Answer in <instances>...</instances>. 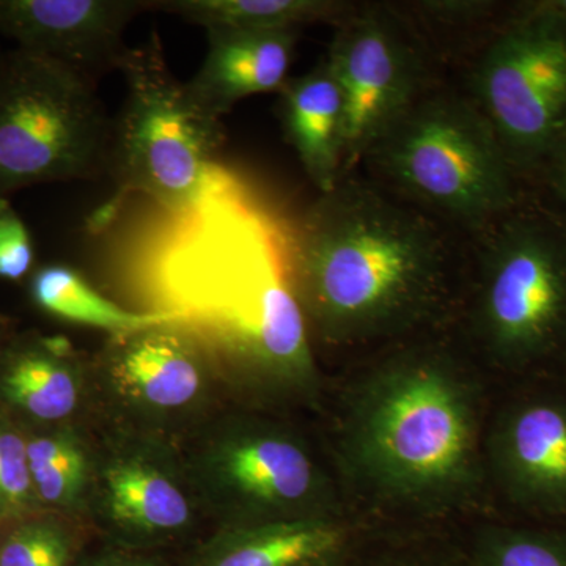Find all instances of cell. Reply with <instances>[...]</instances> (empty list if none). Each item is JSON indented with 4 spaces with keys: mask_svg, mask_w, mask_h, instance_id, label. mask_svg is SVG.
<instances>
[{
    "mask_svg": "<svg viewBox=\"0 0 566 566\" xmlns=\"http://www.w3.org/2000/svg\"><path fill=\"white\" fill-rule=\"evenodd\" d=\"M452 233L365 175L318 193L285 252L312 338L356 346L433 322L452 297Z\"/></svg>",
    "mask_w": 566,
    "mask_h": 566,
    "instance_id": "obj_1",
    "label": "cell"
},
{
    "mask_svg": "<svg viewBox=\"0 0 566 566\" xmlns=\"http://www.w3.org/2000/svg\"><path fill=\"white\" fill-rule=\"evenodd\" d=\"M159 311L172 312L208 354L223 389L259 403L312 398V334L285 251L238 199L188 218L159 264Z\"/></svg>",
    "mask_w": 566,
    "mask_h": 566,
    "instance_id": "obj_2",
    "label": "cell"
},
{
    "mask_svg": "<svg viewBox=\"0 0 566 566\" xmlns=\"http://www.w3.org/2000/svg\"><path fill=\"white\" fill-rule=\"evenodd\" d=\"M479 395L438 348L381 360L346 398L338 424L342 471L381 504L444 509L482 485Z\"/></svg>",
    "mask_w": 566,
    "mask_h": 566,
    "instance_id": "obj_3",
    "label": "cell"
},
{
    "mask_svg": "<svg viewBox=\"0 0 566 566\" xmlns=\"http://www.w3.org/2000/svg\"><path fill=\"white\" fill-rule=\"evenodd\" d=\"M118 71L126 95L112 120L106 172L114 192L93 214V229L107 226L133 193L182 218L237 199L218 164L226 140L222 118L205 109L188 82L170 71L158 33L129 48Z\"/></svg>",
    "mask_w": 566,
    "mask_h": 566,
    "instance_id": "obj_4",
    "label": "cell"
},
{
    "mask_svg": "<svg viewBox=\"0 0 566 566\" xmlns=\"http://www.w3.org/2000/svg\"><path fill=\"white\" fill-rule=\"evenodd\" d=\"M359 167L401 202L469 238L516 205L513 167L490 123L461 88L441 82L368 148Z\"/></svg>",
    "mask_w": 566,
    "mask_h": 566,
    "instance_id": "obj_5",
    "label": "cell"
},
{
    "mask_svg": "<svg viewBox=\"0 0 566 566\" xmlns=\"http://www.w3.org/2000/svg\"><path fill=\"white\" fill-rule=\"evenodd\" d=\"M181 453L216 528L344 516L333 476L312 447L275 420L251 412L216 416Z\"/></svg>",
    "mask_w": 566,
    "mask_h": 566,
    "instance_id": "obj_6",
    "label": "cell"
},
{
    "mask_svg": "<svg viewBox=\"0 0 566 566\" xmlns=\"http://www.w3.org/2000/svg\"><path fill=\"white\" fill-rule=\"evenodd\" d=\"M112 120L96 82L32 52L0 59V197L107 170Z\"/></svg>",
    "mask_w": 566,
    "mask_h": 566,
    "instance_id": "obj_7",
    "label": "cell"
},
{
    "mask_svg": "<svg viewBox=\"0 0 566 566\" xmlns=\"http://www.w3.org/2000/svg\"><path fill=\"white\" fill-rule=\"evenodd\" d=\"M226 392L208 354L177 322L109 335L87 359V403L106 431L181 449Z\"/></svg>",
    "mask_w": 566,
    "mask_h": 566,
    "instance_id": "obj_8",
    "label": "cell"
},
{
    "mask_svg": "<svg viewBox=\"0 0 566 566\" xmlns=\"http://www.w3.org/2000/svg\"><path fill=\"white\" fill-rule=\"evenodd\" d=\"M512 210L471 238V324L494 363L520 368L566 340V238Z\"/></svg>",
    "mask_w": 566,
    "mask_h": 566,
    "instance_id": "obj_9",
    "label": "cell"
},
{
    "mask_svg": "<svg viewBox=\"0 0 566 566\" xmlns=\"http://www.w3.org/2000/svg\"><path fill=\"white\" fill-rule=\"evenodd\" d=\"M501 142L506 159L534 161L566 128V14H534L480 40L463 88Z\"/></svg>",
    "mask_w": 566,
    "mask_h": 566,
    "instance_id": "obj_10",
    "label": "cell"
},
{
    "mask_svg": "<svg viewBox=\"0 0 566 566\" xmlns=\"http://www.w3.org/2000/svg\"><path fill=\"white\" fill-rule=\"evenodd\" d=\"M326 61L344 98V177L436 82L430 41L394 3H363L334 25Z\"/></svg>",
    "mask_w": 566,
    "mask_h": 566,
    "instance_id": "obj_11",
    "label": "cell"
},
{
    "mask_svg": "<svg viewBox=\"0 0 566 566\" xmlns=\"http://www.w3.org/2000/svg\"><path fill=\"white\" fill-rule=\"evenodd\" d=\"M85 510L107 543L142 551L178 542L203 513L181 449L111 431L93 447Z\"/></svg>",
    "mask_w": 566,
    "mask_h": 566,
    "instance_id": "obj_12",
    "label": "cell"
},
{
    "mask_svg": "<svg viewBox=\"0 0 566 566\" xmlns=\"http://www.w3.org/2000/svg\"><path fill=\"white\" fill-rule=\"evenodd\" d=\"M144 0H0V35L96 82L120 69L129 22Z\"/></svg>",
    "mask_w": 566,
    "mask_h": 566,
    "instance_id": "obj_13",
    "label": "cell"
},
{
    "mask_svg": "<svg viewBox=\"0 0 566 566\" xmlns=\"http://www.w3.org/2000/svg\"><path fill=\"white\" fill-rule=\"evenodd\" d=\"M488 457L516 505L566 515V397L547 395L510 406L490 436Z\"/></svg>",
    "mask_w": 566,
    "mask_h": 566,
    "instance_id": "obj_14",
    "label": "cell"
},
{
    "mask_svg": "<svg viewBox=\"0 0 566 566\" xmlns=\"http://www.w3.org/2000/svg\"><path fill=\"white\" fill-rule=\"evenodd\" d=\"M356 543L344 516L221 527L185 566H352Z\"/></svg>",
    "mask_w": 566,
    "mask_h": 566,
    "instance_id": "obj_15",
    "label": "cell"
},
{
    "mask_svg": "<svg viewBox=\"0 0 566 566\" xmlns=\"http://www.w3.org/2000/svg\"><path fill=\"white\" fill-rule=\"evenodd\" d=\"M207 39V55L188 87L205 109L222 118L241 99L281 91L300 31L211 29Z\"/></svg>",
    "mask_w": 566,
    "mask_h": 566,
    "instance_id": "obj_16",
    "label": "cell"
},
{
    "mask_svg": "<svg viewBox=\"0 0 566 566\" xmlns=\"http://www.w3.org/2000/svg\"><path fill=\"white\" fill-rule=\"evenodd\" d=\"M0 395L39 422H65L87 405V359L62 335L9 342L0 353Z\"/></svg>",
    "mask_w": 566,
    "mask_h": 566,
    "instance_id": "obj_17",
    "label": "cell"
},
{
    "mask_svg": "<svg viewBox=\"0 0 566 566\" xmlns=\"http://www.w3.org/2000/svg\"><path fill=\"white\" fill-rule=\"evenodd\" d=\"M277 95L286 144L316 191H333L344 178V98L326 57L289 77Z\"/></svg>",
    "mask_w": 566,
    "mask_h": 566,
    "instance_id": "obj_18",
    "label": "cell"
},
{
    "mask_svg": "<svg viewBox=\"0 0 566 566\" xmlns=\"http://www.w3.org/2000/svg\"><path fill=\"white\" fill-rule=\"evenodd\" d=\"M354 3L337 0H153L148 10L211 29L300 31L316 22L338 24Z\"/></svg>",
    "mask_w": 566,
    "mask_h": 566,
    "instance_id": "obj_19",
    "label": "cell"
},
{
    "mask_svg": "<svg viewBox=\"0 0 566 566\" xmlns=\"http://www.w3.org/2000/svg\"><path fill=\"white\" fill-rule=\"evenodd\" d=\"M33 304L44 314L109 335L132 333L153 324L178 322L172 312H133L96 292L91 282L66 264L36 268L29 281Z\"/></svg>",
    "mask_w": 566,
    "mask_h": 566,
    "instance_id": "obj_20",
    "label": "cell"
},
{
    "mask_svg": "<svg viewBox=\"0 0 566 566\" xmlns=\"http://www.w3.org/2000/svg\"><path fill=\"white\" fill-rule=\"evenodd\" d=\"M36 499L65 510H85L93 471V447L76 431L61 428L28 441Z\"/></svg>",
    "mask_w": 566,
    "mask_h": 566,
    "instance_id": "obj_21",
    "label": "cell"
},
{
    "mask_svg": "<svg viewBox=\"0 0 566 566\" xmlns=\"http://www.w3.org/2000/svg\"><path fill=\"white\" fill-rule=\"evenodd\" d=\"M469 566H566V535L491 527L475 539Z\"/></svg>",
    "mask_w": 566,
    "mask_h": 566,
    "instance_id": "obj_22",
    "label": "cell"
},
{
    "mask_svg": "<svg viewBox=\"0 0 566 566\" xmlns=\"http://www.w3.org/2000/svg\"><path fill=\"white\" fill-rule=\"evenodd\" d=\"M76 539L55 520H35L14 528L0 546V566H73Z\"/></svg>",
    "mask_w": 566,
    "mask_h": 566,
    "instance_id": "obj_23",
    "label": "cell"
},
{
    "mask_svg": "<svg viewBox=\"0 0 566 566\" xmlns=\"http://www.w3.org/2000/svg\"><path fill=\"white\" fill-rule=\"evenodd\" d=\"M36 497L29 469L28 441L0 424V520L20 516Z\"/></svg>",
    "mask_w": 566,
    "mask_h": 566,
    "instance_id": "obj_24",
    "label": "cell"
},
{
    "mask_svg": "<svg viewBox=\"0 0 566 566\" xmlns=\"http://www.w3.org/2000/svg\"><path fill=\"white\" fill-rule=\"evenodd\" d=\"M35 244L9 197H0V279L21 282L35 268Z\"/></svg>",
    "mask_w": 566,
    "mask_h": 566,
    "instance_id": "obj_25",
    "label": "cell"
},
{
    "mask_svg": "<svg viewBox=\"0 0 566 566\" xmlns=\"http://www.w3.org/2000/svg\"><path fill=\"white\" fill-rule=\"evenodd\" d=\"M403 7L417 24L447 25V28H471L482 24L493 3L482 0H430Z\"/></svg>",
    "mask_w": 566,
    "mask_h": 566,
    "instance_id": "obj_26",
    "label": "cell"
},
{
    "mask_svg": "<svg viewBox=\"0 0 566 566\" xmlns=\"http://www.w3.org/2000/svg\"><path fill=\"white\" fill-rule=\"evenodd\" d=\"M352 566H469L468 557L428 549H400L371 558H357Z\"/></svg>",
    "mask_w": 566,
    "mask_h": 566,
    "instance_id": "obj_27",
    "label": "cell"
},
{
    "mask_svg": "<svg viewBox=\"0 0 566 566\" xmlns=\"http://www.w3.org/2000/svg\"><path fill=\"white\" fill-rule=\"evenodd\" d=\"M73 566H166L153 551L132 549L107 543L102 549L77 556Z\"/></svg>",
    "mask_w": 566,
    "mask_h": 566,
    "instance_id": "obj_28",
    "label": "cell"
},
{
    "mask_svg": "<svg viewBox=\"0 0 566 566\" xmlns=\"http://www.w3.org/2000/svg\"><path fill=\"white\" fill-rule=\"evenodd\" d=\"M560 167H558V177H560V186L566 193V140L564 142V150L560 153Z\"/></svg>",
    "mask_w": 566,
    "mask_h": 566,
    "instance_id": "obj_29",
    "label": "cell"
},
{
    "mask_svg": "<svg viewBox=\"0 0 566 566\" xmlns=\"http://www.w3.org/2000/svg\"><path fill=\"white\" fill-rule=\"evenodd\" d=\"M9 323L0 318V353L3 352L7 344H9Z\"/></svg>",
    "mask_w": 566,
    "mask_h": 566,
    "instance_id": "obj_30",
    "label": "cell"
},
{
    "mask_svg": "<svg viewBox=\"0 0 566 566\" xmlns=\"http://www.w3.org/2000/svg\"><path fill=\"white\" fill-rule=\"evenodd\" d=\"M557 9L560 10L562 13L566 14V0H565V2L558 3Z\"/></svg>",
    "mask_w": 566,
    "mask_h": 566,
    "instance_id": "obj_31",
    "label": "cell"
},
{
    "mask_svg": "<svg viewBox=\"0 0 566 566\" xmlns=\"http://www.w3.org/2000/svg\"><path fill=\"white\" fill-rule=\"evenodd\" d=\"M3 52H0V59H2Z\"/></svg>",
    "mask_w": 566,
    "mask_h": 566,
    "instance_id": "obj_32",
    "label": "cell"
}]
</instances>
